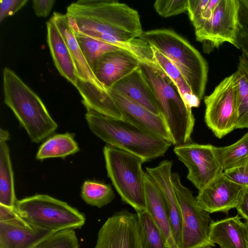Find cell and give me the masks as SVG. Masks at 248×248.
Segmentation results:
<instances>
[{
    "label": "cell",
    "mask_w": 248,
    "mask_h": 248,
    "mask_svg": "<svg viewBox=\"0 0 248 248\" xmlns=\"http://www.w3.org/2000/svg\"><path fill=\"white\" fill-rule=\"evenodd\" d=\"M66 15L79 32L93 38L104 34L130 42L143 32L138 11L117 0H78L67 7Z\"/></svg>",
    "instance_id": "6da1fadb"
},
{
    "label": "cell",
    "mask_w": 248,
    "mask_h": 248,
    "mask_svg": "<svg viewBox=\"0 0 248 248\" xmlns=\"http://www.w3.org/2000/svg\"><path fill=\"white\" fill-rule=\"evenodd\" d=\"M91 131L108 145L137 155L147 161L163 155L172 143L124 120L87 109Z\"/></svg>",
    "instance_id": "7a4b0ae2"
},
{
    "label": "cell",
    "mask_w": 248,
    "mask_h": 248,
    "mask_svg": "<svg viewBox=\"0 0 248 248\" xmlns=\"http://www.w3.org/2000/svg\"><path fill=\"white\" fill-rule=\"evenodd\" d=\"M4 101L28 134L39 143L53 133L58 124L42 100L12 70L2 71Z\"/></svg>",
    "instance_id": "3957f363"
},
{
    "label": "cell",
    "mask_w": 248,
    "mask_h": 248,
    "mask_svg": "<svg viewBox=\"0 0 248 248\" xmlns=\"http://www.w3.org/2000/svg\"><path fill=\"white\" fill-rule=\"evenodd\" d=\"M140 38L170 60L180 71L192 93L201 100L207 81L208 66L201 54L186 40L166 29L143 31Z\"/></svg>",
    "instance_id": "277c9868"
},
{
    "label": "cell",
    "mask_w": 248,
    "mask_h": 248,
    "mask_svg": "<svg viewBox=\"0 0 248 248\" xmlns=\"http://www.w3.org/2000/svg\"><path fill=\"white\" fill-rule=\"evenodd\" d=\"M140 67L155 93L172 144L175 146L191 142L195 124L192 109L186 106L175 84L157 65L141 63Z\"/></svg>",
    "instance_id": "5b68a950"
},
{
    "label": "cell",
    "mask_w": 248,
    "mask_h": 248,
    "mask_svg": "<svg viewBox=\"0 0 248 248\" xmlns=\"http://www.w3.org/2000/svg\"><path fill=\"white\" fill-rule=\"evenodd\" d=\"M103 154L108 176L125 203L139 212L146 210L144 173L145 160L123 150L105 146Z\"/></svg>",
    "instance_id": "8992f818"
},
{
    "label": "cell",
    "mask_w": 248,
    "mask_h": 248,
    "mask_svg": "<svg viewBox=\"0 0 248 248\" xmlns=\"http://www.w3.org/2000/svg\"><path fill=\"white\" fill-rule=\"evenodd\" d=\"M16 209L22 218L31 224L55 232L80 229L86 221L85 215L76 208L45 194L17 201Z\"/></svg>",
    "instance_id": "52a82bcc"
},
{
    "label": "cell",
    "mask_w": 248,
    "mask_h": 248,
    "mask_svg": "<svg viewBox=\"0 0 248 248\" xmlns=\"http://www.w3.org/2000/svg\"><path fill=\"white\" fill-rule=\"evenodd\" d=\"M171 182L182 218L180 248H206L215 246L209 238V213L198 204L192 192L183 186L178 172L172 173Z\"/></svg>",
    "instance_id": "ba28073f"
},
{
    "label": "cell",
    "mask_w": 248,
    "mask_h": 248,
    "mask_svg": "<svg viewBox=\"0 0 248 248\" xmlns=\"http://www.w3.org/2000/svg\"><path fill=\"white\" fill-rule=\"evenodd\" d=\"M235 72L223 79L204 98V120L215 136L221 139L236 129L238 122Z\"/></svg>",
    "instance_id": "9c48e42d"
},
{
    "label": "cell",
    "mask_w": 248,
    "mask_h": 248,
    "mask_svg": "<svg viewBox=\"0 0 248 248\" xmlns=\"http://www.w3.org/2000/svg\"><path fill=\"white\" fill-rule=\"evenodd\" d=\"M239 0H220L211 18L195 30L196 40L209 50L226 42L239 49Z\"/></svg>",
    "instance_id": "30bf717a"
},
{
    "label": "cell",
    "mask_w": 248,
    "mask_h": 248,
    "mask_svg": "<svg viewBox=\"0 0 248 248\" xmlns=\"http://www.w3.org/2000/svg\"><path fill=\"white\" fill-rule=\"evenodd\" d=\"M211 144L188 143L175 146L174 152L188 170L187 178L199 191L223 172Z\"/></svg>",
    "instance_id": "8fae6325"
},
{
    "label": "cell",
    "mask_w": 248,
    "mask_h": 248,
    "mask_svg": "<svg viewBox=\"0 0 248 248\" xmlns=\"http://www.w3.org/2000/svg\"><path fill=\"white\" fill-rule=\"evenodd\" d=\"M94 248H140L137 214L124 209L108 217L98 232Z\"/></svg>",
    "instance_id": "7c38bea8"
},
{
    "label": "cell",
    "mask_w": 248,
    "mask_h": 248,
    "mask_svg": "<svg viewBox=\"0 0 248 248\" xmlns=\"http://www.w3.org/2000/svg\"><path fill=\"white\" fill-rule=\"evenodd\" d=\"M245 188L223 172L199 191L196 199L199 205L209 214L223 212L227 214L239 205Z\"/></svg>",
    "instance_id": "4fadbf2b"
},
{
    "label": "cell",
    "mask_w": 248,
    "mask_h": 248,
    "mask_svg": "<svg viewBox=\"0 0 248 248\" xmlns=\"http://www.w3.org/2000/svg\"><path fill=\"white\" fill-rule=\"evenodd\" d=\"M119 108L123 119L138 127L172 143L169 128L162 114H156L123 93L107 89Z\"/></svg>",
    "instance_id": "5bb4252c"
},
{
    "label": "cell",
    "mask_w": 248,
    "mask_h": 248,
    "mask_svg": "<svg viewBox=\"0 0 248 248\" xmlns=\"http://www.w3.org/2000/svg\"><path fill=\"white\" fill-rule=\"evenodd\" d=\"M55 232L34 226L21 217L0 221V248H34Z\"/></svg>",
    "instance_id": "9a60e30c"
},
{
    "label": "cell",
    "mask_w": 248,
    "mask_h": 248,
    "mask_svg": "<svg viewBox=\"0 0 248 248\" xmlns=\"http://www.w3.org/2000/svg\"><path fill=\"white\" fill-rule=\"evenodd\" d=\"M140 61L123 49L103 54L96 62L93 72L98 81L106 89L139 68Z\"/></svg>",
    "instance_id": "2e32d148"
},
{
    "label": "cell",
    "mask_w": 248,
    "mask_h": 248,
    "mask_svg": "<svg viewBox=\"0 0 248 248\" xmlns=\"http://www.w3.org/2000/svg\"><path fill=\"white\" fill-rule=\"evenodd\" d=\"M173 162L165 160L153 168L146 167L147 173L155 183L165 199L174 241L180 248L182 218L180 209L171 182Z\"/></svg>",
    "instance_id": "e0dca14e"
},
{
    "label": "cell",
    "mask_w": 248,
    "mask_h": 248,
    "mask_svg": "<svg viewBox=\"0 0 248 248\" xmlns=\"http://www.w3.org/2000/svg\"><path fill=\"white\" fill-rule=\"evenodd\" d=\"M111 88L153 113L162 114L155 93L143 72L140 65L117 81Z\"/></svg>",
    "instance_id": "ac0fdd59"
},
{
    "label": "cell",
    "mask_w": 248,
    "mask_h": 248,
    "mask_svg": "<svg viewBox=\"0 0 248 248\" xmlns=\"http://www.w3.org/2000/svg\"><path fill=\"white\" fill-rule=\"evenodd\" d=\"M146 210L159 229L167 248H178L172 234L170 217L163 195L151 177L144 173Z\"/></svg>",
    "instance_id": "d6986e66"
},
{
    "label": "cell",
    "mask_w": 248,
    "mask_h": 248,
    "mask_svg": "<svg viewBox=\"0 0 248 248\" xmlns=\"http://www.w3.org/2000/svg\"><path fill=\"white\" fill-rule=\"evenodd\" d=\"M47 42L55 65L60 74L76 86L78 77L73 59L54 19L46 22Z\"/></svg>",
    "instance_id": "ffe728a7"
},
{
    "label": "cell",
    "mask_w": 248,
    "mask_h": 248,
    "mask_svg": "<svg viewBox=\"0 0 248 248\" xmlns=\"http://www.w3.org/2000/svg\"><path fill=\"white\" fill-rule=\"evenodd\" d=\"M82 98L86 109H91L105 116L121 119V111L107 89L78 78L75 86Z\"/></svg>",
    "instance_id": "44dd1931"
},
{
    "label": "cell",
    "mask_w": 248,
    "mask_h": 248,
    "mask_svg": "<svg viewBox=\"0 0 248 248\" xmlns=\"http://www.w3.org/2000/svg\"><path fill=\"white\" fill-rule=\"evenodd\" d=\"M52 17L67 46L76 69L78 78L92 82L100 88L106 89L98 81L87 64L66 14L54 12Z\"/></svg>",
    "instance_id": "7402d4cb"
},
{
    "label": "cell",
    "mask_w": 248,
    "mask_h": 248,
    "mask_svg": "<svg viewBox=\"0 0 248 248\" xmlns=\"http://www.w3.org/2000/svg\"><path fill=\"white\" fill-rule=\"evenodd\" d=\"M238 215L212 221L209 238L220 248H247L243 222Z\"/></svg>",
    "instance_id": "603a6c76"
},
{
    "label": "cell",
    "mask_w": 248,
    "mask_h": 248,
    "mask_svg": "<svg viewBox=\"0 0 248 248\" xmlns=\"http://www.w3.org/2000/svg\"><path fill=\"white\" fill-rule=\"evenodd\" d=\"M151 47L155 62L175 84L186 106L190 109L198 107L201 100L192 93L190 87L177 67L156 49Z\"/></svg>",
    "instance_id": "cb8c5ba5"
},
{
    "label": "cell",
    "mask_w": 248,
    "mask_h": 248,
    "mask_svg": "<svg viewBox=\"0 0 248 248\" xmlns=\"http://www.w3.org/2000/svg\"><path fill=\"white\" fill-rule=\"evenodd\" d=\"M7 141L0 140V204L16 207V200L10 152Z\"/></svg>",
    "instance_id": "d4e9b609"
},
{
    "label": "cell",
    "mask_w": 248,
    "mask_h": 248,
    "mask_svg": "<svg viewBox=\"0 0 248 248\" xmlns=\"http://www.w3.org/2000/svg\"><path fill=\"white\" fill-rule=\"evenodd\" d=\"M213 150L223 172L241 166L248 158V131L232 144L214 146Z\"/></svg>",
    "instance_id": "484cf974"
},
{
    "label": "cell",
    "mask_w": 248,
    "mask_h": 248,
    "mask_svg": "<svg viewBox=\"0 0 248 248\" xmlns=\"http://www.w3.org/2000/svg\"><path fill=\"white\" fill-rule=\"evenodd\" d=\"M79 150L73 136L70 133L54 135L40 147L36 156L38 160L48 158H63Z\"/></svg>",
    "instance_id": "4316f807"
},
{
    "label": "cell",
    "mask_w": 248,
    "mask_h": 248,
    "mask_svg": "<svg viewBox=\"0 0 248 248\" xmlns=\"http://www.w3.org/2000/svg\"><path fill=\"white\" fill-rule=\"evenodd\" d=\"M140 248H167L164 238L147 210L137 212Z\"/></svg>",
    "instance_id": "83f0119b"
},
{
    "label": "cell",
    "mask_w": 248,
    "mask_h": 248,
    "mask_svg": "<svg viewBox=\"0 0 248 248\" xmlns=\"http://www.w3.org/2000/svg\"><path fill=\"white\" fill-rule=\"evenodd\" d=\"M75 33L84 57L92 71L96 62L103 54L109 51L122 49L115 46L79 32Z\"/></svg>",
    "instance_id": "f1b7e54d"
},
{
    "label": "cell",
    "mask_w": 248,
    "mask_h": 248,
    "mask_svg": "<svg viewBox=\"0 0 248 248\" xmlns=\"http://www.w3.org/2000/svg\"><path fill=\"white\" fill-rule=\"evenodd\" d=\"M81 197L88 204L101 208L113 201L115 194L110 185L88 180L82 185Z\"/></svg>",
    "instance_id": "f546056e"
},
{
    "label": "cell",
    "mask_w": 248,
    "mask_h": 248,
    "mask_svg": "<svg viewBox=\"0 0 248 248\" xmlns=\"http://www.w3.org/2000/svg\"><path fill=\"white\" fill-rule=\"evenodd\" d=\"M235 73L237 84L236 104L238 114L236 129L248 128V74L239 66Z\"/></svg>",
    "instance_id": "4dcf8cb0"
},
{
    "label": "cell",
    "mask_w": 248,
    "mask_h": 248,
    "mask_svg": "<svg viewBox=\"0 0 248 248\" xmlns=\"http://www.w3.org/2000/svg\"><path fill=\"white\" fill-rule=\"evenodd\" d=\"M79 242L74 230L55 232L34 248H79Z\"/></svg>",
    "instance_id": "1f68e13d"
},
{
    "label": "cell",
    "mask_w": 248,
    "mask_h": 248,
    "mask_svg": "<svg viewBox=\"0 0 248 248\" xmlns=\"http://www.w3.org/2000/svg\"><path fill=\"white\" fill-rule=\"evenodd\" d=\"M188 0H157L154 4L156 12L164 17L187 12Z\"/></svg>",
    "instance_id": "d6a6232c"
},
{
    "label": "cell",
    "mask_w": 248,
    "mask_h": 248,
    "mask_svg": "<svg viewBox=\"0 0 248 248\" xmlns=\"http://www.w3.org/2000/svg\"><path fill=\"white\" fill-rule=\"evenodd\" d=\"M209 0H188L189 19L195 28L201 20Z\"/></svg>",
    "instance_id": "836d02e7"
},
{
    "label": "cell",
    "mask_w": 248,
    "mask_h": 248,
    "mask_svg": "<svg viewBox=\"0 0 248 248\" xmlns=\"http://www.w3.org/2000/svg\"><path fill=\"white\" fill-rule=\"evenodd\" d=\"M231 180L248 187V158L241 166L223 172Z\"/></svg>",
    "instance_id": "e575fe53"
},
{
    "label": "cell",
    "mask_w": 248,
    "mask_h": 248,
    "mask_svg": "<svg viewBox=\"0 0 248 248\" xmlns=\"http://www.w3.org/2000/svg\"><path fill=\"white\" fill-rule=\"evenodd\" d=\"M28 1V0H1L0 1V21L12 16Z\"/></svg>",
    "instance_id": "d590c367"
},
{
    "label": "cell",
    "mask_w": 248,
    "mask_h": 248,
    "mask_svg": "<svg viewBox=\"0 0 248 248\" xmlns=\"http://www.w3.org/2000/svg\"><path fill=\"white\" fill-rule=\"evenodd\" d=\"M55 2L54 0H33L32 7L37 16L45 17L49 14Z\"/></svg>",
    "instance_id": "8d00e7d4"
},
{
    "label": "cell",
    "mask_w": 248,
    "mask_h": 248,
    "mask_svg": "<svg viewBox=\"0 0 248 248\" xmlns=\"http://www.w3.org/2000/svg\"><path fill=\"white\" fill-rule=\"evenodd\" d=\"M237 45L242 53L248 58V28L241 23L237 36Z\"/></svg>",
    "instance_id": "74e56055"
},
{
    "label": "cell",
    "mask_w": 248,
    "mask_h": 248,
    "mask_svg": "<svg viewBox=\"0 0 248 248\" xmlns=\"http://www.w3.org/2000/svg\"><path fill=\"white\" fill-rule=\"evenodd\" d=\"M16 207H10L0 204V221H9L19 218Z\"/></svg>",
    "instance_id": "f35d334b"
},
{
    "label": "cell",
    "mask_w": 248,
    "mask_h": 248,
    "mask_svg": "<svg viewBox=\"0 0 248 248\" xmlns=\"http://www.w3.org/2000/svg\"><path fill=\"white\" fill-rule=\"evenodd\" d=\"M241 217L248 221V187H246L242 201L236 208Z\"/></svg>",
    "instance_id": "ab89813d"
},
{
    "label": "cell",
    "mask_w": 248,
    "mask_h": 248,
    "mask_svg": "<svg viewBox=\"0 0 248 248\" xmlns=\"http://www.w3.org/2000/svg\"><path fill=\"white\" fill-rule=\"evenodd\" d=\"M240 23L248 28V0H239Z\"/></svg>",
    "instance_id": "60d3db41"
},
{
    "label": "cell",
    "mask_w": 248,
    "mask_h": 248,
    "mask_svg": "<svg viewBox=\"0 0 248 248\" xmlns=\"http://www.w3.org/2000/svg\"><path fill=\"white\" fill-rule=\"evenodd\" d=\"M239 60L238 66L248 74V58L242 53V55L239 57Z\"/></svg>",
    "instance_id": "b9f144b4"
},
{
    "label": "cell",
    "mask_w": 248,
    "mask_h": 248,
    "mask_svg": "<svg viewBox=\"0 0 248 248\" xmlns=\"http://www.w3.org/2000/svg\"><path fill=\"white\" fill-rule=\"evenodd\" d=\"M10 138L9 132L2 129L0 130V140L8 141Z\"/></svg>",
    "instance_id": "7bdbcfd3"
},
{
    "label": "cell",
    "mask_w": 248,
    "mask_h": 248,
    "mask_svg": "<svg viewBox=\"0 0 248 248\" xmlns=\"http://www.w3.org/2000/svg\"><path fill=\"white\" fill-rule=\"evenodd\" d=\"M247 248H248V221L243 222Z\"/></svg>",
    "instance_id": "ee69618b"
},
{
    "label": "cell",
    "mask_w": 248,
    "mask_h": 248,
    "mask_svg": "<svg viewBox=\"0 0 248 248\" xmlns=\"http://www.w3.org/2000/svg\"></svg>",
    "instance_id": "f6af8a7d"
},
{
    "label": "cell",
    "mask_w": 248,
    "mask_h": 248,
    "mask_svg": "<svg viewBox=\"0 0 248 248\" xmlns=\"http://www.w3.org/2000/svg\"></svg>",
    "instance_id": "bcb514c9"
}]
</instances>
